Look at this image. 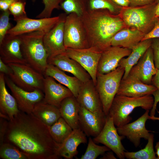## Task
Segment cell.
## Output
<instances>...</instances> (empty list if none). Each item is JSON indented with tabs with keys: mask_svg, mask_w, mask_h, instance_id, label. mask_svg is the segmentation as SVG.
Returning a JSON list of instances; mask_svg holds the SVG:
<instances>
[{
	"mask_svg": "<svg viewBox=\"0 0 159 159\" xmlns=\"http://www.w3.org/2000/svg\"><path fill=\"white\" fill-rule=\"evenodd\" d=\"M66 15L65 13L60 14V18L58 21L44 35L43 42L48 58L64 54L65 52L64 26Z\"/></svg>",
	"mask_w": 159,
	"mask_h": 159,
	"instance_id": "cell-13",
	"label": "cell"
},
{
	"mask_svg": "<svg viewBox=\"0 0 159 159\" xmlns=\"http://www.w3.org/2000/svg\"><path fill=\"white\" fill-rule=\"evenodd\" d=\"M157 4L122 7L119 15L126 27L137 29L146 34L153 29L157 21L155 12Z\"/></svg>",
	"mask_w": 159,
	"mask_h": 159,
	"instance_id": "cell-5",
	"label": "cell"
},
{
	"mask_svg": "<svg viewBox=\"0 0 159 159\" xmlns=\"http://www.w3.org/2000/svg\"><path fill=\"white\" fill-rule=\"evenodd\" d=\"M102 52L93 47L83 49L66 48L64 53L78 62L88 72L95 85L97 68Z\"/></svg>",
	"mask_w": 159,
	"mask_h": 159,
	"instance_id": "cell-11",
	"label": "cell"
},
{
	"mask_svg": "<svg viewBox=\"0 0 159 159\" xmlns=\"http://www.w3.org/2000/svg\"><path fill=\"white\" fill-rule=\"evenodd\" d=\"M154 135L151 133L145 147L136 152H125V158L128 159H157L153 148Z\"/></svg>",
	"mask_w": 159,
	"mask_h": 159,
	"instance_id": "cell-31",
	"label": "cell"
},
{
	"mask_svg": "<svg viewBox=\"0 0 159 159\" xmlns=\"http://www.w3.org/2000/svg\"><path fill=\"white\" fill-rule=\"evenodd\" d=\"M0 158L2 159H28L16 146L6 142L0 145Z\"/></svg>",
	"mask_w": 159,
	"mask_h": 159,
	"instance_id": "cell-34",
	"label": "cell"
},
{
	"mask_svg": "<svg viewBox=\"0 0 159 159\" xmlns=\"http://www.w3.org/2000/svg\"><path fill=\"white\" fill-rule=\"evenodd\" d=\"M124 72V68L118 67L107 74H97L95 86L106 116L117 94Z\"/></svg>",
	"mask_w": 159,
	"mask_h": 159,
	"instance_id": "cell-6",
	"label": "cell"
},
{
	"mask_svg": "<svg viewBox=\"0 0 159 159\" xmlns=\"http://www.w3.org/2000/svg\"><path fill=\"white\" fill-rule=\"evenodd\" d=\"M154 103L152 95L140 97H130L116 95L110 108L108 114L113 118L117 127L129 123L132 119L130 114L137 107L145 110L152 109Z\"/></svg>",
	"mask_w": 159,
	"mask_h": 159,
	"instance_id": "cell-3",
	"label": "cell"
},
{
	"mask_svg": "<svg viewBox=\"0 0 159 159\" xmlns=\"http://www.w3.org/2000/svg\"><path fill=\"white\" fill-rule=\"evenodd\" d=\"M152 39L141 41L132 49L130 54L126 58L120 61L119 66L124 68L125 72L123 79L128 75L130 69L138 62L147 49L151 46Z\"/></svg>",
	"mask_w": 159,
	"mask_h": 159,
	"instance_id": "cell-28",
	"label": "cell"
},
{
	"mask_svg": "<svg viewBox=\"0 0 159 159\" xmlns=\"http://www.w3.org/2000/svg\"><path fill=\"white\" fill-rule=\"evenodd\" d=\"M152 85L155 87L159 90V69H158L157 73L153 77Z\"/></svg>",
	"mask_w": 159,
	"mask_h": 159,
	"instance_id": "cell-46",
	"label": "cell"
},
{
	"mask_svg": "<svg viewBox=\"0 0 159 159\" xmlns=\"http://www.w3.org/2000/svg\"><path fill=\"white\" fill-rule=\"evenodd\" d=\"M106 116L104 113L92 112L80 106L79 112V127L88 136H97L105 123Z\"/></svg>",
	"mask_w": 159,
	"mask_h": 159,
	"instance_id": "cell-17",
	"label": "cell"
},
{
	"mask_svg": "<svg viewBox=\"0 0 159 159\" xmlns=\"http://www.w3.org/2000/svg\"><path fill=\"white\" fill-rule=\"evenodd\" d=\"M129 6L135 7L153 4L155 0H129Z\"/></svg>",
	"mask_w": 159,
	"mask_h": 159,
	"instance_id": "cell-42",
	"label": "cell"
},
{
	"mask_svg": "<svg viewBox=\"0 0 159 159\" xmlns=\"http://www.w3.org/2000/svg\"><path fill=\"white\" fill-rule=\"evenodd\" d=\"M88 0H63L61 9L67 15L76 14L81 16L88 10Z\"/></svg>",
	"mask_w": 159,
	"mask_h": 159,
	"instance_id": "cell-32",
	"label": "cell"
},
{
	"mask_svg": "<svg viewBox=\"0 0 159 159\" xmlns=\"http://www.w3.org/2000/svg\"><path fill=\"white\" fill-rule=\"evenodd\" d=\"M11 72V70L9 67L0 58V73L8 76Z\"/></svg>",
	"mask_w": 159,
	"mask_h": 159,
	"instance_id": "cell-44",
	"label": "cell"
},
{
	"mask_svg": "<svg viewBox=\"0 0 159 159\" xmlns=\"http://www.w3.org/2000/svg\"><path fill=\"white\" fill-rule=\"evenodd\" d=\"M155 1L156 3H158L159 2V0H155Z\"/></svg>",
	"mask_w": 159,
	"mask_h": 159,
	"instance_id": "cell-51",
	"label": "cell"
},
{
	"mask_svg": "<svg viewBox=\"0 0 159 159\" xmlns=\"http://www.w3.org/2000/svg\"><path fill=\"white\" fill-rule=\"evenodd\" d=\"M60 15L48 18L32 19L27 16L14 20L15 26L7 33L12 36H19L36 31L48 33L58 21Z\"/></svg>",
	"mask_w": 159,
	"mask_h": 159,
	"instance_id": "cell-10",
	"label": "cell"
},
{
	"mask_svg": "<svg viewBox=\"0 0 159 159\" xmlns=\"http://www.w3.org/2000/svg\"><path fill=\"white\" fill-rule=\"evenodd\" d=\"M158 70L154 64L153 50L150 46L131 69L129 74L137 77L145 84L152 85L153 77Z\"/></svg>",
	"mask_w": 159,
	"mask_h": 159,
	"instance_id": "cell-21",
	"label": "cell"
},
{
	"mask_svg": "<svg viewBox=\"0 0 159 159\" xmlns=\"http://www.w3.org/2000/svg\"><path fill=\"white\" fill-rule=\"evenodd\" d=\"M10 14L9 10L2 11L0 16V44L1 43L10 29L11 25L9 22V15Z\"/></svg>",
	"mask_w": 159,
	"mask_h": 159,
	"instance_id": "cell-37",
	"label": "cell"
},
{
	"mask_svg": "<svg viewBox=\"0 0 159 159\" xmlns=\"http://www.w3.org/2000/svg\"><path fill=\"white\" fill-rule=\"evenodd\" d=\"M107 151L100 158L101 159H116L113 153L111 152Z\"/></svg>",
	"mask_w": 159,
	"mask_h": 159,
	"instance_id": "cell-48",
	"label": "cell"
},
{
	"mask_svg": "<svg viewBox=\"0 0 159 159\" xmlns=\"http://www.w3.org/2000/svg\"><path fill=\"white\" fill-rule=\"evenodd\" d=\"M48 62L72 74L82 82L91 79L89 74L78 62L64 53L49 58Z\"/></svg>",
	"mask_w": 159,
	"mask_h": 159,
	"instance_id": "cell-22",
	"label": "cell"
},
{
	"mask_svg": "<svg viewBox=\"0 0 159 159\" xmlns=\"http://www.w3.org/2000/svg\"><path fill=\"white\" fill-rule=\"evenodd\" d=\"M44 34L36 31L19 35L22 53L26 63L43 74L48 64V56L43 42Z\"/></svg>",
	"mask_w": 159,
	"mask_h": 159,
	"instance_id": "cell-4",
	"label": "cell"
},
{
	"mask_svg": "<svg viewBox=\"0 0 159 159\" xmlns=\"http://www.w3.org/2000/svg\"><path fill=\"white\" fill-rule=\"evenodd\" d=\"M8 125V121L4 118H0V145L4 142Z\"/></svg>",
	"mask_w": 159,
	"mask_h": 159,
	"instance_id": "cell-40",
	"label": "cell"
},
{
	"mask_svg": "<svg viewBox=\"0 0 159 159\" xmlns=\"http://www.w3.org/2000/svg\"><path fill=\"white\" fill-rule=\"evenodd\" d=\"M63 0H43L44 8L36 17L38 19L51 17L53 11L55 9H61L60 4Z\"/></svg>",
	"mask_w": 159,
	"mask_h": 159,
	"instance_id": "cell-36",
	"label": "cell"
},
{
	"mask_svg": "<svg viewBox=\"0 0 159 159\" xmlns=\"http://www.w3.org/2000/svg\"><path fill=\"white\" fill-rule=\"evenodd\" d=\"M26 2L17 1L9 9L10 14L14 17V20L27 16L25 10Z\"/></svg>",
	"mask_w": 159,
	"mask_h": 159,
	"instance_id": "cell-38",
	"label": "cell"
},
{
	"mask_svg": "<svg viewBox=\"0 0 159 159\" xmlns=\"http://www.w3.org/2000/svg\"><path fill=\"white\" fill-rule=\"evenodd\" d=\"M81 17L89 47L102 52L111 46L114 36L126 27L120 15L107 10H87Z\"/></svg>",
	"mask_w": 159,
	"mask_h": 159,
	"instance_id": "cell-2",
	"label": "cell"
},
{
	"mask_svg": "<svg viewBox=\"0 0 159 159\" xmlns=\"http://www.w3.org/2000/svg\"><path fill=\"white\" fill-rule=\"evenodd\" d=\"M49 127L50 134L52 138L59 144L62 143L73 130L62 117Z\"/></svg>",
	"mask_w": 159,
	"mask_h": 159,
	"instance_id": "cell-30",
	"label": "cell"
},
{
	"mask_svg": "<svg viewBox=\"0 0 159 159\" xmlns=\"http://www.w3.org/2000/svg\"><path fill=\"white\" fill-rule=\"evenodd\" d=\"M44 76L52 77L59 83L69 89L76 98L82 83L76 77L67 75L56 66L49 64L43 74Z\"/></svg>",
	"mask_w": 159,
	"mask_h": 159,
	"instance_id": "cell-27",
	"label": "cell"
},
{
	"mask_svg": "<svg viewBox=\"0 0 159 159\" xmlns=\"http://www.w3.org/2000/svg\"><path fill=\"white\" fill-rule=\"evenodd\" d=\"M145 35L138 30L126 27L114 36L110 45L132 49L142 40Z\"/></svg>",
	"mask_w": 159,
	"mask_h": 159,
	"instance_id": "cell-25",
	"label": "cell"
},
{
	"mask_svg": "<svg viewBox=\"0 0 159 159\" xmlns=\"http://www.w3.org/2000/svg\"><path fill=\"white\" fill-rule=\"evenodd\" d=\"M157 89L152 85L144 83L137 77L128 74L122 78L117 95L130 97L152 95Z\"/></svg>",
	"mask_w": 159,
	"mask_h": 159,
	"instance_id": "cell-20",
	"label": "cell"
},
{
	"mask_svg": "<svg viewBox=\"0 0 159 159\" xmlns=\"http://www.w3.org/2000/svg\"><path fill=\"white\" fill-rule=\"evenodd\" d=\"M149 110H146L144 113L134 121L117 127L118 134L126 137L135 147L139 146L140 139L148 140L151 133L145 126L148 119Z\"/></svg>",
	"mask_w": 159,
	"mask_h": 159,
	"instance_id": "cell-14",
	"label": "cell"
},
{
	"mask_svg": "<svg viewBox=\"0 0 159 159\" xmlns=\"http://www.w3.org/2000/svg\"><path fill=\"white\" fill-rule=\"evenodd\" d=\"M157 38H159V17L158 18L153 29L148 34L145 35L142 41Z\"/></svg>",
	"mask_w": 159,
	"mask_h": 159,
	"instance_id": "cell-41",
	"label": "cell"
},
{
	"mask_svg": "<svg viewBox=\"0 0 159 159\" xmlns=\"http://www.w3.org/2000/svg\"><path fill=\"white\" fill-rule=\"evenodd\" d=\"M122 7L112 0H88V10H107L115 15H119Z\"/></svg>",
	"mask_w": 159,
	"mask_h": 159,
	"instance_id": "cell-33",
	"label": "cell"
},
{
	"mask_svg": "<svg viewBox=\"0 0 159 159\" xmlns=\"http://www.w3.org/2000/svg\"><path fill=\"white\" fill-rule=\"evenodd\" d=\"M155 16L157 18L159 17V2L157 4L155 9Z\"/></svg>",
	"mask_w": 159,
	"mask_h": 159,
	"instance_id": "cell-50",
	"label": "cell"
},
{
	"mask_svg": "<svg viewBox=\"0 0 159 159\" xmlns=\"http://www.w3.org/2000/svg\"><path fill=\"white\" fill-rule=\"evenodd\" d=\"M116 4L122 7L129 6L130 2L129 0H112Z\"/></svg>",
	"mask_w": 159,
	"mask_h": 159,
	"instance_id": "cell-47",
	"label": "cell"
},
{
	"mask_svg": "<svg viewBox=\"0 0 159 159\" xmlns=\"http://www.w3.org/2000/svg\"><path fill=\"white\" fill-rule=\"evenodd\" d=\"M17 0H0V9L2 11L8 10L11 5Z\"/></svg>",
	"mask_w": 159,
	"mask_h": 159,
	"instance_id": "cell-43",
	"label": "cell"
},
{
	"mask_svg": "<svg viewBox=\"0 0 159 159\" xmlns=\"http://www.w3.org/2000/svg\"><path fill=\"white\" fill-rule=\"evenodd\" d=\"M151 47L153 50L155 66L159 69V38L152 39Z\"/></svg>",
	"mask_w": 159,
	"mask_h": 159,
	"instance_id": "cell-39",
	"label": "cell"
},
{
	"mask_svg": "<svg viewBox=\"0 0 159 159\" xmlns=\"http://www.w3.org/2000/svg\"><path fill=\"white\" fill-rule=\"evenodd\" d=\"M36 0H32V1L33 2H34Z\"/></svg>",
	"mask_w": 159,
	"mask_h": 159,
	"instance_id": "cell-53",
	"label": "cell"
},
{
	"mask_svg": "<svg viewBox=\"0 0 159 159\" xmlns=\"http://www.w3.org/2000/svg\"><path fill=\"white\" fill-rule=\"evenodd\" d=\"M156 152V154L157 155V159H159V141L157 142L155 146Z\"/></svg>",
	"mask_w": 159,
	"mask_h": 159,
	"instance_id": "cell-49",
	"label": "cell"
},
{
	"mask_svg": "<svg viewBox=\"0 0 159 159\" xmlns=\"http://www.w3.org/2000/svg\"><path fill=\"white\" fill-rule=\"evenodd\" d=\"M20 111L16 100L6 87L5 74L0 73V116L8 121Z\"/></svg>",
	"mask_w": 159,
	"mask_h": 159,
	"instance_id": "cell-23",
	"label": "cell"
},
{
	"mask_svg": "<svg viewBox=\"0 0 159 159\" xmlns=\"http://www.w3.org/2000/svg\"><path fill=\"white\" fill-rule=\"evenodd\" d=\"M17 0L22 1L26 2V0Z\"/></svg>",
	"mask_w": 159,
	"mask_h": 159,
	"instance_id": "cell-52",
	"label": "cell"
},
{
	"mask_svg": "<svg viewBox=\"0 0 159 159\" xmlns=\"http://www.w3.org/2000/svg\"><path fill=\"white\" fill-rule=\"evenodd\" d=\"M4 142L19 148L28 159H59V144L52 138L49 127L32 113L20 111L8 121Z\"/></svg>",
	"mask_w": 159,
	"mask_h": 159,
	"instance_id": "cell-1",
	"label": "cell"
},
{
	"mask_svg": "<svg viewBox=\"0 0 159 159\" xmlns=\"http://www.w3.org/2000/svg\"><path fill=\"white\" fill-rule=\"evenodd\" d=\"M64 42L66 48L79 49L89 47L81 17L76 14L66 15L64 26Z\"/></svg>",
	"mask_w": 159,
	"mask_h": 159,
	"instance_id": "cell-8",
	"label": "cell"
},
{
	"mask_svg": "<svg viewBox=\"0 0 159 159\" xmlns=\"http://www.w3.org/2000/svg\"><path fill=\"white\" fill-rule=\"evenodd\" d=\"M80 107L76 97L73 95L64 99L59 108L61 117L73 129L79 128Z\"/></svg>",
	"mask_w": 159,
	"mask_h": 159,
	"instance_id": "cell-26",
	"label": "cell"
},
{
	"mask_svg": "<svg viewBox=\"0 0 159 159\" xmlns=\"http://www.w3.org/2000/svg\"><path fill=\"white\" fill-rule=\"evenodd\" d=\"M32 113L48 127L52 125L61 117L58 107L43 101L35 105Z\"/></svg>",
	"mask_w": 159,
	"mask_h": 159,
	"instance_id": "cell-29",
	"label": "cell"
},
{
	"mask_svg": "<svg viewBox=\"0 0 159 159\" xmlns=\"http://www.w3.org/2000/svg\"><path fill=\"white\" fill-rule=\"evenodd\" d=\"M132 49L118 46H110L103 51L100 58L97 73L105 74L115 69L121 60L128 56Z\"/></svg>",
	"mask_w": 159,
	"mask_h": 159,
	"instance_id": "cell-16",
	"label": "cell"
},
{
	"mask_svg": "<svg viewBox=\"0 0 159 159\" xmlns=\"http://www.w3.org/2000/svg\"><path fill=\"white\" fill-rule=\"evenodd\" d=\"M76 98L80 106L86 109L95 113L105 114L95 85L92 79L82 82Z\"/></svg>",
	"mask_w": 159,
	"mask_h": 159,
	"instance_id": "cell-15",
	"label": "cell"
},
{
	"mask_svg": "<svg viewBox=\"0 0 159 159\" xmlns=\"http://www.w3.org/2000/svg\"><path fill=\"white\" fill-rule=\"evenodd\" d=\"M152 95L154 97V105L156 106L157 104L159 102V90L157 89L153 94ZM148 119L159 120V117H156L154 116H149Z\"/></svg>",
	"mask_w": 159,
	"mask_h": 159,
	"instance_id": "cell-45",
	"label": "cell"
},
{
	"mask_svg": "<svg viewBox=\"0 0 159 159\" xmlns=\"http://www.w3.org/2000/svg\"><path fill=\"white\" fill-rule=\"evenodd\" d=\"M87 135L80 128L73 129L69 136L59 144V154L62 158L72 159L78 153L77 148L81 144L87 143Z\"/></svg>",
	"mask_w": 159,
	"mask_h": 159,
	"instance_id": "cell-24",
	"label": "cell"
},
{
	"mask_svg": "<svg viewBox=\"0 0 159 159\" xmlns=\"http://www.w3.org/2000/svg\"><path fill=\"white\" fill-rule=\"evenodd\" d=\"M5 79L6 85L16 100L20 111L27 113H31L35 105L43 100L44 94L42 90L37 89L28 91L16 85L5 75Z\"/></svg>",
	"mask_w": 159,
	"mask_h": 159,
	"instance_id": "cell-12",
	"label": "cell"
},
{
	"mask_svg": "<svg viewBox=\"0 0 159 159\" xmlns=\"http://www.w3.org/2000/svg\"><path fill=\"white\" fill-rule=\"evenodd\" d=\"M110 150L105 145L100 146L97 145L91 137H90L85 152L80 159H95L100 155L103 154L106 152Z\"/></svg>",
	"mask_w": 159,
	"mask_h": 159,
	"instance_id": "cell-35",
	"label": "cell"
},
{
	"mask_svg": "<svg viewBox=\"0 0 159 159\" xmlns=\"http://www.w3.org/2000/svg\"><path fill=\"white\" fill-rule=\"evenodd\" d=\"M43 91L44 94L43 101L59 108L64 99L73 95L67 87L48 76H44Z\"/></svg>",
	"mask_w": 159,
	"mask_h": 159,
	"instance_id": "cell-18",
	"label": "cell"
},
{
	"mask_svg": "<svg viewBox=\"0 0 159 159\" xmlns=\"http://www.w3.org/2000/svg\"><path fill=\"white\" fill-rule=\"evenodd\" d=\"M113 118L109 115L106 116L105 123L100 133L93 139L96 143L104 145L113 152L120 159L125 158V149L121 140L125 137L118 133Z\"/></svg>",
	"mask_w": 159,
	"mask_h": 159,
	"instance_id": "cell-9",
	"label": "cell"
},
{
	"mask_svg": "<svg viewBox=\"0 0 159 159\" xmlns=\"http://www.w3.org/2000/svg\"><path fill=\"white\" fill-rule=\"evenodd\" d=\"M19 36L7 34L0 44V58L6 64L26 63L21 49Z\"/></svg>",
	"mask_w": 159,
	"mask_h": 159,
	"instance_id": "cell-19",
	"label": "cell"
},
{
	"mask_svg": "<svg viewBox=\"0 0 159 159\" xmlns=\"http://www.w3.org/2000/svg\"><path fill=\"white\" fill-rule=\"evenodd\" d=\"M11 70L8 76L16 85L28 91L42 90L44 76L27 63L7 64Z\"/></svg>",
	"mask_w": 159,
	"mask_h": 159,
	"instance_id": "cell-7",
	"label": "cell"
}]
</instances>
